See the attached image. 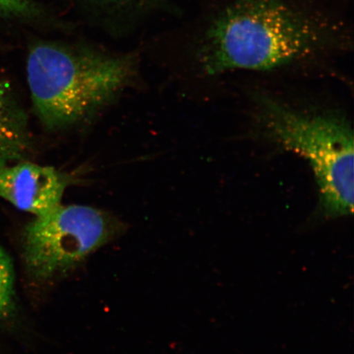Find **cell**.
I'll return each instance as SVG.
<instances>
[{
    "mask_svg": "<svg viewBox=\"0 0 354 354\" xmlns=\"http://www.w3.org/2000/svg\"><path fill=\"white\" fill-rule=\"evenodd\" d=\"M121 229L112 216L90 206L60 205L35 216L22 239L26 272L41 282L63 275L113 240Z\"/></svg>",
    "mask_w": 354,
    "mask_h": 354,
    "instance_id": "obj_4",
    "label": "cell"
},
{
    "mask_svg": "<svg viewBox=\"0 0 354 354\" xmlns=\"http://www.w3.org/2000/svg\"><path fill=\"white\" fill-rule=\"evenodd\" d=\"M346 20L317 0H219L197 42L203 73L271 71L343 48Z\"/></svg>",
    "mask_w": 354,
    "mask_h": 354,
    "instance_id": "obj_1",
    "label": "cell"
},
{
    "mask_svg": "<svg viewBox=\"0 0 354 354\" xmlns=\"http://www.w3.org/2000/svg\"><path fill=\"white\" fill-rule=\"evenodd\" d=\"M26 73L35 114L46 129L60 131L91 120L131 85L135 70L127 57L39 44Z\"/></svg>",
    "mask_w": 354,
    "mask_h": 354,
    "instance_id": "obj_2",
    "label": "cell"
},
{
    "mask_svg": "<svg viewBox=\"0 0 354 354\" xmlns=\"http://www.w3.org/2000/svg\"><path fill=\"white\" fill-rule=\"evenodd\" d=\"M263 124L269 136L289 151L306 158L320 189L322 218L353 212V131L335 115H308L262 97Z\"/></svg>",
    "mask_w": 354,
    "mask_h": 354,
    "instance_id": "obj_3",
    "label": "cell"
},
{
    "mask_svg": "<svg viewBox=\"0 0 354 354\" xmlns=\"http://www.w3.org/2000/svg\"><path fill=\"white\" fill-rule=\"evenodd\" d=\"M29 0H0V16H24L32 13Z\"/></svg>",
    "mask_w": 354,
    "mask_h": 354,
    "instance_id": "obj_8",
    "label": "cell"
},
{
    "mask_svg": "<svg viewBox=\"0 0 354 354\" xmlns=\"http://www.w3.org/2000/svg\"><path fill=\"white\" fill-rule=\"evenodd\" d=\"M15 311V275L10 257L0 245V321Z\"/></svg>",
    "mask_w": 354,
    "mask_h": 354,
    "instance_id": "obj_7",
    "label": "cell"
},
{
    "mask_svg": "<svg viewBox=\"0 0 354 354\" xmlns=\"http://www.w3.org/2000/svg\"><path fill=\"white\" fill-rule=\"evenodd\" d=\"M68 183L55 167L28 160L0 167V197L35 216L59 206Z\"/></svg>",
    "mask_w": 354,
    "mask_h": 354,
    "instance_id": "obj_5",
    "label": "cell"
},
{
    "mask_svg": "<svg viewBox=\"0 0 354 354\" xmlns=\"http://www.w3.org/2000/svg\"><path fill=\"white\" fill-rule=\"evenodd\" d=\"M32 145L28 113L12 84L0 78V167L26 160Z\"/></svg>",
    "mask_w": 354,
    "mask_h": 354,
    "instance_id": "obj_6",
    "label": "cell"
}]
</instances>
